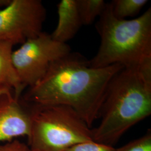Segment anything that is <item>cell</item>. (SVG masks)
I'll use <instances>...</instances> for the list:
<instances>
[{"label":"cell","mask_w":151,"mask_h":151,"mask_svg":"<svg viewBox=\"0 0 151 151\" xmlns=\"http://www.w3.org/2000/svg\"><path fill=\"white\" fill-rule=\"evenodd\" d=\"M123 67L115 64L93 68L81 54L70 52L54 61L43 78L27 88L23 102L70 106L91 128L99 118L109 82Z\"/></svg>","instance_id":"cell-1"},{"label":"cell","mask_w":151,"mask_h":151,"mask_svg":"<svg viewBox=\"0 0 151 151\" xmlns=\"http://www.w3.org/2000/svg\"><path fill=\"white\" fill-rule=\"evenodd\" d=\"M151 114V75L123 67L108 84L99 115L100 123L92 129L93 140L113 146Z\"/></svg>","instance_id":"cell-2"},{"label":"cell","mask_w":151,"mask_h":151,"mask_svg":"<svg viewBox=\"0 0 151 151\" xmlns=\"http://www.w3.org/2000/svg\"><path fill=\"white\" fill-rule=\"evenodd\" d=\"M96 29L101 42L97 53L88 60L90 67L119 64L139 68L151 65V7L134 19H118L107 3Z\"/></svg>","instance_id":"cell-3"},{"label":"cell","mask_w":151,"mask_h":151,"mask_svg":"<svg viewBox=\"0 0 151 151\" xmlns=\"http://www.w3.org/2000/svg\"><path fill=\"white\" fill-rule=\"evenodd\" d=\"M27 105L31 116L27 138L32 151H65L77 144L93 140L91 128L70 106Z\"/></svg>","instance_id":"cell-4"},{"label":"cell","mask_w":151,"mask_h":151,"mask_svg":"<svg viewBox=\"0 0 151 151\" xmlns=\"http://www.w3.org/2000/svg\"><path fill=\"white\" fill-rule=\"evenodd\" d=\"M71 52L67 43L55 41L50 34L42 32L12 52V61L24 90L40 81L54 61Z\"/></svg>","instance_id":"cell-5"},{"label":"cell","mask_w":151,"mask_h":151,"mask_svg":"<svg viewBox=\"0 0 151 151\" xmlns=\"http://www.w3.org/2000/svg\"><path fill=\"white\" fill-rule=\"evenodd\" d=\"M47 11L40 0H12L0 10V41L22 44L43 32Z\"/></svg>","instance_id":"cell-6"},{"label":"cell","mask_w":151,"mask_h":151,"mask_svg":"<svg viewBox=\"0 0 151 151\" xmlns=\"http://www.w3.org/2000/svg\"><path fill=\"white\" fill-rule=\"evenodd\" d=\"M27 106L16 99L11 91L0 96V142L29 136L31 116Z\"/></svg>","instance_id":"cell-7"},{"label":"cell","mask_w":151,"mask_h":151,"mask_svg":"<svg viewBox=\"0 0 151 151\" xmlns=\"http://www.w3.org/2000/svg\"><path fill=\"white\" fill-rule=\"evenodd\" d=\"M58 24L50 34L57 42L62 43L75 37L82 26L76 0H62L57 6Z\"/></svg>","instance_id":"cell-8"},{"label":"cell","mask_w":151,"mask_h":151,"mask_svg":"<svg viewBox=\"0 0 151 151\" xmlns=\"http://www.w3.org/2000/svg\"><path fill=\"white\" fill-rule=\"evenodd\" d=\"M11 42L0 41V87H5L13 91L14 96L19 100L23 89L12 61Z\"/></svg>","instance_id":"cell-9"},{"label":"cell","mask_w":151,"mask_h":151,"mask_svg":"<svg viewBox=\"0 0 151 151\" xmlns=\"http://www.w3.org/2000/svg\"><path fill=\"white\" fill-rule=\"evenodd\" d=\"M82 25H90L100 17L107 3L104 0H76Z\"/></svg>","instance_id":"cell-10"},{"label":"cell","mask_w":151,"mask_h":151,"mask_svg":"<svg viewBox=\"0 0 151 151\" xmlns=\"http://www.w3.org/2000/svg\"><path fill=\"white\" fill-rule=\"evenodd\" d=\"M147 3V0H114L109 4L114 16L125 19L138 14Z\"/></svg>","instance_id":"cell-11"},{"label":"cell","mask_w":151,"mask_h":151,"mask_svg":"<svg viewBox=\"0 0 151 151\" xmlns=\"http://www.w3.org/2000/svg\"><path fill=\"white\" fill-rule=\"evenodd\" d=\"M116 151H151V129L148 130L145 135L116 148Z\"/></svg>","instance_id":"cell-12"},{"label":"cell","mask_w":151,"mask_h":151,"mask_svg":"<svg viewBox=\"0 0 151 151\" xmlns=\"http://www.w3.org/2000/svg\"><path fill=\"white\" fill-rule=\"evenodd\" d=\"M65 151H116V148L113 146L91 140L77 144Z\"/></svg>","instance_id":"cell-13"},{"label":"cell","mask_w":151,"mask_h":151,"mask_svg":"<svg viewBox=\"0 0 151 151\" xmlns=\"http://www.w3.org/2000/svg\"><path fill=\"white\" fill-rule=\"evenodd\" d=\"M0 151H34L25 143L17 140L9 142L4 145H0Z\"/></svg>","instance_id":"cell-14"},{"label":"cell","mask_w":151,"mask_h":151,"mask_svg":"<svg viewBox=\"0 0 151 151\" xmlns=\"http://www.w3.org/2000/svg\"><path fill=\"white\" fill-rule=\"evenodd\" d=\"M12 0H0V7L3 9L10 5Z\"/></svg>","instance_id":"cell-15"},{"label":"cell","mask_w":151,"mask_h":151,"mask_svg":"<svg viewBox=\"0 0 151 151\" xmlns=\"http://www.w3.org/2000/svg\"><path fill=\"white\" fill-rule=\"evenodd\" d=\"M11 91H12V90L9 88H7V87H0V96L2 95V94L5 93L6 92Z\"/></svg>","instance_id":"cell-16"}]
</instances>
